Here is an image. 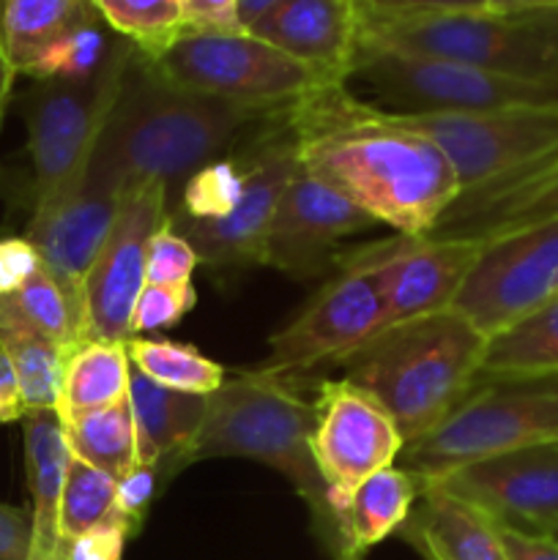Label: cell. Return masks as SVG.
<instances>
[{
	"label": "cell",
	"mask_w": 558,
	"mask_h": 560,
	"mask_svg": "<svg viewBox=\"0 0 558 560\" xmlns=\"http://www.w3.org/2000/svg\"><path fill=\"white\" fill-rule=\"evenodd\" d=\"M539 443H558V375L479 381L438 430L408 443L397 463L419 481H435L474 459Z\"/></svg>",
	"instance_id": "5"
},
{
	"label": "cell",
	"mask_w": 558,
	"mask_h": 560,
	"mask_svg": "<svg viewBox=\"0 0 558 560\" xmlns=\"http://www.w3.org/2000/svg\"><path fill=\"white\" fill-rule=\"evenodd\" d=\"M350 80H359L392 113H485L558 104V88L492 74L474 66L419 55L359 49Z\"/></svg>",
	"instance_id": "9"
},
{
	"label": "cell",
	"mask_w": 558,
	"mask_h": 560,
	"mask_svg": "<svg viewBox=\"0 0 558 560\" xmlns=\"http://www.w3.org/2000/svg\"><path fill=\"white\" fill-rule=\"evenodd\" d=\"M299 164L399 235H430L460 195L441 148L405 115L323 82L288 107Z\"/></svg>",
	"instance_id": "1"
},
{
	"label": "cell",
	"mask_w": 558,
	"mask_h": 560,
	"mask_svg": "<svg viewBox=\"0 0 558 560\" xmlns=\"http://www.w3.org/2000/svg\"><path fill=\"white\" fill-rule=\"evenodd\" d=\"M359 49L438 58L558 88V47L514 16H498L490 11L361 16Z\"/></svg>",
	"instance_id": "6"
},
{
	"label": "cell",
	"mask_w": 558,
	"mask_h": 560,
	"mask_svg": "<svg viewBox=\"0 0 558 560\" xmlns=\"http://www.w3.org/2000/svg\"><path fill=\"white\" fill-rule=\"evenodd\" d=\"M545 9H558V0H487V11L498 16H523Z\"/></svg>",
	"instance_id": "47"
},
{
	"label": "cell",
	"mask_w": 558,
	"mask_h": 560,
	"mask_svg": "<svg viewBox=\"0 0 558 560\" xmlns=\"http://www.w3.org/2000/svg\"><path fill=\"white\" fill-rule=\"evenodd\" d=\"M170 189L151 180L126 191L118 219L82 284V342H129L131 317L146 288L148 249L167 222Z\"/></svg>",
	"instance_id": "13"
},
{
	"label": "cell",
	"mask_w": 558,
	"mask_h": 560,
	"mask_svg": "<svg viewBox=\"0 0 558 560\" xmlns=\"http://www.w3.org/2000/svg\"><path fill=\"white\" fill-rule=\"evenodd\" d=\"M126 38H120L104 16L77 27L74 33L55 44L42 60L31 69L33 80H63V82H91L102 77V71L113 63Z\"/></svg>",
	"instance_id": "34"
},
{
	"label": "cell",
	"mask_w": 558,
	"mask_h": 560,
	"mask_svg": "<svg viewBox=\"0 0 558 560\" xmlns=\"http://www.w3.org/2000/svg\"><path fill=\"white\" fill-rule=\"evenodd\" d=\"M241 156L246 164L244 195L228 217L211 219V222H189L170 213L175 233L189 241L200 262L213 268L263 266L274 211L290 175L299 167L288 107L279 109L260 126V135L252 137Z\"/></svg>",
	"instance_id": "12"
},
{
	"label": "cell",
	"mask_w": 558,
	"mask_h": 560,
	"mask_svg": "<svg viewBox=\"0 0 558 560\" xmlns=\"http://www.w3.org/2000/svg\"><path fill=\"white\" fill-rule=\"evenodd\" d=\"M405 118L441 148L457 175L460 195L558 148V104Z\"/></svg>",
	"instance_id": "14"
},
{
	"label": "cell",
	"mask_w": 558,
	"mask_h": 560,
	"mask_svg": "<svg viewBox=\"0 0 558 560\" xmlns=\"http://www.w3.org/2000/svg\"><path fill=\"white\" fill-rule=\"evenodd\" d=\"M501 539L509 560H558V539L550 534H528L501 525Z\"/></svg>",
	"instance_id": "45"
},
{
	"label": "cell",
	"mask_w": 558,
	"mask_h": 560,
	"mask_svg": "<svg viewBox=\"0 0 558 560\" xmlns=\"http://www.w3.org/2000/svg\"><path fill=\"white\" fill-rule=\"evenodd\" d=\"M550 219H558V148L490 184L457 195L430 235L487 244Z\"/></svg>",
	"instance_id": "20"
},
{
	"label": "cell",
	"mask_w": 558,
	"mask_h": 560,
	"mask_svg": "<svg viewBox=\"0 0 558 560\" xmlns=\"http://www.w3.org/2000/svg\"><path fill=\"white\" fill-rule=\"evenodd\" d=\"M419 479L399 465L383 468L356 487L339 514L342 550L337 560H364L372 547L399 534L419 498Z\"/></svg>",
	"instance_id": "25"
},
{
	"label": "cell",
	"mask_w": 558,
	"mask_h": 560,
	"mask_svg": "<svg viewBox=\"0 0 558 560\" xmlns=\"http://www.w3.org/2000/svg\"><path fill=\"white\" fill-rule=\"evenodd\" d=\"M98 14L146 58L162 55L184 33L181 0H93Z\"/></svg>",
	"instance_id": "35"
},
{
	"label": "cell",
	"mask_w": 558,
	"mask_h": 560,
	"mask_svg": "<svg viewBox=\"0 0 558 560\" xmlns=\"http://www.w3.org/2000/svg\"><path fill=\"white\" fill-rule=\"evenodd\" d=\"M246 31L315 71L323 82H348L359 58L356 0H282Z\"/></svg>",
	"instance_id": "21"
},
{
	"label": "cell",
	"mask_w": 558,
	"mask_h": 560,
	"mask_svg": "<svg viewBox=\"0 0 558 560\" xmlns=\"http://www.w3.org/2000/svg\"><path fill=\"white\" fill-rule=\"evenodd\" d=\"M126 353L137 372L173 392L211 397L224 383V366L206 359L195 345L135 337L126 342Z\"/></svg>",
	"instance_id": "31"
},
{
	"label": "cell",
	"mask_w": 558,
	"mask_h": 560,
	"mask_svg": "<svg viewBox=\"0 0 558 560\" xmlns=\"http://www.w3.org/2000/svg\"><path fill=\"white\" fill-rule=\"evenodd\" d=\"M312 432L315 405L301 397L293 377L249 370L224 377L208 397L189 463L235 457L279 470L304 498L317 539L337 560L342 541L326 485L317 474Z\"/></svg>",
	"instance_id": "4"
},
{
	"label": "cell",
	"mask_w": 558,
	"mask_h": 560,
	"mask_svg": "<svg viewBox=\"0 0 558 560\" xmlns=\"http://www.w3.org/2000/svg\"><path fill=\"white\" fill-rule=\"evenodd\" d=\"M131 361L126 342H82L66 361L58 416L91 413L129 399Z\"/></svg>",
	"instance_id": "27"
},
{
	"label": "cell",
	"mask_w": 558,
	"mask_h": 560,
	"mask_svg": "<svg viewBox=\"0 0 558 560\" xmlns=\"http://www.w3.org/2000/svg\"><path fill=\"white\" fill-rule=\"evenodd\" d=\"M550 536H556V539H558V528H556V530H553V534H550Z\"/></svg>",
	"instance_id": "51"
},
{
	"label": "cell",
	"mask_w": 558,
	"mask_h": 560,
	"mask_svg": "<svg viewBox=\"0 0 558 560\" xmlns=\"http://www.w3.org/2000/svg\"><path fill=\"white\" fill-rule=\"evenodd\" d=\"M558 299V219L487 241L452 312L487 339Z\"/></svg>",
	"instance_id": "11"
},
{
	"label": "cell",
	"mask_w": 558,
	"mask_h": 560,
	"mask_svg": "<svg viewBox=\"0 0 558 560\" xmlns=\"http://www.w3.org/2000/svg\"><path fill=\"white\" fill-rule=\"evenodd\" d=\"M485 348V334L446 310L386 328L339 366L392 416L408 446L438 430L474 392Z\"/></svg>",
	"instance_id": "3"
},
{
	"label": "cell",
	"mask_w": 558,
	"mask_h": 560,
	"mask_svg": "<svg viewBox=\"0 0 558 560\" xmlns=\"http://www.w3.org/2000/svg\"><path fill=\"white\" fill-rule=\"evenodd\" d=\"M124 195L82 180L69 195L33 208L25 238L36 246L44 268L82 317V284L96 262Z\"/></svg>",
	"instance_id": "19"
},
{
	"label": "cell",
	"mask_w": 558,
	"mask_h": 560,
	"mask_svg": "<svg viewBox=\"0 0 558 560\" xmlns=\"http://www.w3.org/2000/svg\"><path fill=\"white\" fill-rule=\"evenodd\" d=\"M135 47L118 49L102 77L91 82L36 80L20 96L31 153V206L38 208L85 180L96 142L109 118Z\"/></svg>",
	"instance_id": "7"
},
{
	"label": "cell",
	"mask_w": 558,
	"mask_h": 560,
	"mask_svg": "<svg viewBox=\"0 0 558 560\" xmlns=\"http://www.w3.org/2000/svg\"><path fill=\"white\" fill-rule=\"evenodd\" d=\"M435 481L490 514L498 525L528 534L558 528V443L474 459Z\"/></svg>",
	"instance_id": "16"
},
{
	"label": "cell",
	"mask_w": 558,
	"mask_h": 560,
	"mask_svg": "<svg viewBox=\"0 0 558 560\" xmlns=\"http://www.w3.org/2000/svg\"><path fill=\"white\" fill-rule=\"evenodd\" d=\"M361 16H430L481 14L487 0H356Z\"/></svg>",
	"instance_id": "40"
},
{
	"label": "cell",
	"mask_w": 558,
	"mask_h": 560,
	"mask_svg": "<svg viewBox=\"0 0 558 560\" xmlns=\"http://www.w3.org/2000/svg\"><path fill=\"white\" fill-rule=\"evenodd\" d=\"M44 268L36 246L27 238H0V295H11Z\"/></svg>",
	"instance_id": "42"
},
{
	"label": "cell",
	"mask_w": 558,
	"mask_h": 560,
	"mask_svg": "<svg viewBox=\"0 0 558 560\" xmlns=\"http://www.w3.org/2000/svg\"><path fill=\"white\" fill-rule=\"evenodd\" d=\"M539 375H558V299L487 339L479 370V381Z\"/></svg>",
	"instance_id": "28"
},
{
	"label": "cell",
	"mask_w": 558,
	"mask_h": 560,
	"mask_svg": "<svg viewBox=\"0 0 558 560\" xmlns=\"http://www.w3.org/2000/svg\"><path fill=\"white\" fill-rule=\"evenodd\" d=\"M164 485H167L164 476L159 474L153 465H142V463H137L135 468L118 481V495H115V503H118V514L120 520H124L131 539L142 530L148 512H151L153 498L159 495V490H162Z\"/></svg>",
	"instance_id": "39"
},
{
	"label": "cell",
	"mask_w": 558,
	"mask_h": 560,
	"mask_svg": "<svg viewBox=\"0 0 558 560\" xmlns=\"http://www.w3.org/2000/svg\"><path fill=\"white\" fill-rule=\"evenodd\" d=\"M372 224L370 213L299 164L274 211L263 266L299 279L317 277L332 266L342 238Z\"/></svg>",
	"instance_id": "17"
},
{
	"label": "cell",
	"mask_w": 558,
	"mask_h": 560,
	"mask_svg": "<svg viewBox=\"0 0 558 560\" xmlns=\"http://www.w3.org/2000/svg\"><path fill=\"white\" fill-rule=\"evenodd\" d=\"M279 109L222 102L170 85L135 49L85 180L107 189H137L162 180L173 195L202 164L222 156L244 131Z\"/></svg>",
	"instance_id": "2"
},
{
	"label": "cell",
	"mask_w": 558,
	"mask_h": 560,
	"mask_svg": "<svg viewBox=\"0 0 558 560\" xmlns=\"http://www.w3.org/2000/svg\"><path fill=\"white\" fill-rule=\"evenodd\" d=\"M184 31L195 33H235L244 31L239 0H181Z\"/></svg>",
	"instance_id": "41"
},
{
	"label": "cell",
	"mask_w": 558,
	"mask_h": 560,
	"mask_svg": "<svg viewBox=\"0 0 558 560\" xmlns=\"http://www.w3.org/2000/svg\"><path fill=\"white\" fill-rule=\"evenodd\" d=\"M63 430L71 457L104 470L115 481L124 479L137 465V430L129 399L66 419Z\"/></svg>",
	"instance_id": "30"
},
{
	"label": "cell",
	"mask_w": 558,
	"mask_h": 560,
	"mask_svg": "<svg viewBox=\"0 0 558 560\" xmlns=\"http://www.w3.org/2000/svg\"><path fill=\"white\" fill-rule=\"evenodd\" d=\"M197 266H200V257H197V252L191 249V244L184 235L175 233L167 217V222H164L162 228L156 230V235L151 238L146 284L189 282Z\"/></svg>",
	"instance_id": "38"
},
{
	"label": "cell",
	"mask_w": 558,
	"mask_h": 560,
	"mask_svg": "<svg viewBox=\"0 0 558 560\" xmlns=\"http://www.w3.org/2000/svg\"><path fill=\"white\" fill-rule=\"evenodd\" d=\"M25 427V474L31 490L33 550L31 560H69V545L60 539V495L69 474L71 452L58 410H31Z\"/></svg>",
	"instance_id": "24"
},
{
	"label": "cell",
	"mask_w": 558,
	"mask_h": 560,
	"mask_svg": "<svg viewBox=\"0 0 558 560\" xmlns=\"http://www.w3.org/2000/svg\"><path fill=\"white\" fill-rule=\"evenodd\" d=\"M197 293L195 284L189 282H175V284H146L137 299L135 317H131V331H156V328L175 326L184 320L186 312L195 306Z\"/></svg>",
	"instance_id": "37"
},
{
	"label": "cell",
	"mask_w": 558,
	"mask_h": 560,
	"mask_svg": "<svg viewBox=\"0 0 558 560\" xmlns=\"http://www.w3.org/2000/svg\"><path fill=\"white\" fill-rule=\"evenodd\" d=\"M421 490L399 536L425 560H509L501 525L438 481Z\"/></svg>",
	"instance_id": "22"
},
{
	"label": "cell",
	"mask_w": 558,
	"mask_h": 560,
	"mask_svg": "<svg viewBox=\"0 0 558 560\" xmlns=\"http://www.w3.org/2000/svg\"><path fill=\"white\" fill-rule=\"evenodd\" d=\"M22 416H25V402H22L20 383H16L9 353L0 345V424L22 421Z\"/></svg>",
	"instance_id": "46"
},
{
	"label": "cell",
	"mask_w": 558,
	"mask_h": 560,
	"mask_svg": "<svg viewBox=\"0 0 558 560\" xmlns=\"http://www.w3.org/2000/svg\"><path fill=\"white\" fill-rule=\"evenodd\" d=\"M485 241L476 238H399L361 249L381 282L388 328L452 310L465 277L479 260Z\"/></svg>",
	"instance_id": "18"
},
{
	"label": "cell",
	"mask_w": 558,
	"mask_h": 560,
	"mask_svg": "<svg viewBox=\"0 0 558 560\" xmlns=\"http://www.w3.org/2000/svg\"><path fill=\"white\" fill-rule=\"evenodd\" d=\"M208 397L164 388L131 366L129 408L137 430V463L153 465L164 481L191 465Z\"/></svg>",
	"instance_id": "23"
},
{
	"label": "cell",
	"mask_w": 558,
	"mask_h": 560,
	"mask_svg": "<svg viewBox=\"0 0 558 560\" xmlns=\"http://www.w3.org/2000/svg\"><path fill=\"white\" fill-rule=\"evenodd\" d=\"M523 25H528L531 31H536L539 36H545L553 47H558V9H545V11H534V14H523L514 16Z\"/></svg>",
	"instance_id": "48"
},
{
	"label": "cell",
	"mask_w": 558,
	"mask_h": 560,
	"mask_svg": "<svg viewBox=\"0 0 558 560\" xmlns=\"http://www.w3.org/2000/svg\"><path fill=\"white\" fill-rule=\"evenodd\" d=\"M115 495H118V481L113 476L71 457L63 495H60V539L71 545V541L82 539L98 528L124 525Z\"/></svg>",
	"instance_id": "32"
},
{
	"label": "cell",
	"mask_w": 558,
	"mask_h": 560,
	"mask_svg": "<svg viewBox=\"0 0 558 560\" xmlns=\"http://www.w3.org/2000/svg\"><path fill=\"white\" fill-rule=\"evenodd\" d=\"M388 328L386 301L370 262L353 255L337 279L268 339V355L255 370L295 377L317 366H339Z\"/></svg>",
	"instance_id": "10"
},
{
	"label": "cell",
	"mask_w": 558,
	"mask_h": 560,
	"mask_svg": "<svg viewBox=\"0 0 558 560\" xmlns=\"http://www.w3.org/2000/svg\"><path fill=\"white\" fill-rule=\"evenodd\" d=\"M0 345L14 366L25 413L58 410L66 361H69L71 350L3 310H0Z\"/></svg>",
	"instance_id": "29"
},
{
	"label": "cell",
	"mask_w": 558,
	"mask_h": 560,
	"mask_svg": "<svg viewBox=\"0 0 558 560\" xmlns=\"http://www.w3.org/2000/svg\"><path fill=\"white\" fill-rule=\"evenodd\" d=\"M146 60L164 82L181 91L257 109H284L323 85L315 71L249 31H184L162 55Z\"/></svg>",
	"instance_id": "8"
},
{
	"label": "cell",
	"mask_w": 558,
	"mask_h": 560,
	"mask_svg": "<svg viewBox=\"0 0 558 560\" xmlns=\"http://www.w3.org/2000/svg\"><path fill=\"white\" fill-rule=\"evenodd\" d=\"M312 405H315L312 454L339 525V514L356 487L377 470L392 468L403 454L405 441L392 416L348 377L323 381Z\"/></svg>",
	"instance_id": "15"
},
{
	"label": "cell",
	"mask_w": 558,
	"mask_h": 560,
	"mask_svg": "<svg viewBox=\"0 0 558 560\" xmlns=\"http://www.w3.org/2000/svg\"><path fill=\"white\" fill-rule=\"evenodd\" d=\"M129 534L124 525H107L69 545V560H124Z\"/></svg>",
	"instance_id": "44"
},
{
	"label": "cell",
	"mask_w": 558,
	"mask_h": 560,
	"mask_svg": "<svg viewBox=\"0 0 558 560\" xmlns=\"http://www.w3.org/2000/svg\"><path fill=\"white\" fill-rule=\"evenodd\" d=\"M0 310L74 353L82 345V317L47 268H38L16 293L0 295Z\"/></svg>",
	"instance_id": "33"
},
{
	"label": "cell",
	"mask_w": 558,
	"mask_h": 560,
	"mask_svg": "<svg viewBox=\"0 0 558 560\" xmlns=\"http://www.w3.org/2000/svg\"><path fill=\"white\" fill-rule=\"evenodd\" d=\"M33 517L27 509L0 503V560H31Z\"/></svg>",
	"instance_id": "43"
},
{
	"label": "cell",
	"mask_w": 558,
	"mask_h": 560,
	"mask_svg": "<svg viewBox=\"0 0 558 560\" xmlns=\"http://www.w3.org/2000/svg\"><path fill=\"white\" fill-rule=\"evenodd\" d=\"M14 80H16L14 66H11V60L5 58L3 47H0V126H3L5 109H9V104H11V93H14Z\"/></svg>",
	"instance_id": "49"
},
{
	"label": "cell",
	"mask_w": 558,
	"mask_h": 560,
	"mask_svg": "<svg viewBox=\"0 0 558 560\" xmlns=\"http://www.w3.org/2000/svg\"><path fill=\"white\" fill-rule=\"evenodd\" d=\"M244 184L246 164L241 153L213 159V162L202 164L197 173H191L181 186V202L173 217L189 219V222H211V219L228 217L239 206Z\"/></svg>",
	"instance_id": "36"
},
{
	"label": "cell",
	"mask_w": 558,
	"mask_h": 560,
	"mask_svg": "<svg viewBox=\"0 0 558 560\" xmlns=\"http://www.w3.org/2000/svg\"><path fill=\"white\" fill-rule=\"evenodd\" d=\"M98 16L93 0H0V47L16 74H31L55 44Z\"/></svg>",
	"instance_id": "26"
},
{
	"label": "cell",
	"mask_w": 558,
	"mask_h": 560,
	"mask_svg": "<svg viewBox=\"0 0 558 560\" xmlns=\"http://www.w3.org/2000/svg\"><path fill=\"white\" fill-rule=\"evenodd\" d=\"M277 3H282V0H239V14H241V25H244V31L257 20V16H263Z\"/></svg>",
	"instance_id": "50"
}]
</instances>
